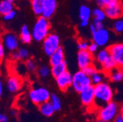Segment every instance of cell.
Segmentation results:
<instances>
[{
	"instance_id": "obj_12",
	"label": "cell",
	"mask_w": 123,
	"mask_h": 122,
	"mask_svg": "<svg viewBox=\"0 0 123 122\" xmlns=\"http://www.w3.org/2000/svg\"><path fill=\"white\" fill-rule=\"evenodd\" d=\"M55 80L59 88L62 91L65 92L70 86H72L73 75L70 72L66 71L65 72L55 78Z\"/></svg>"
},
{
	"instance_id": "obj_17",
	"label": "cell",
	"mask_w": 123,
	"mask_h": 122,
	"mask_svg": "<svg viewBox=\"0 0 123 122\" xmlns=\"http://www.w3.org/2000/svg\"><path fill=\"white\" fill-rule=\"evenodd\" d=\"M19 40L24 44H29L33 40L32 35V31H30V29L27 25L22 26L20 31Z\"/></svg>"
},
{
	"instance_id": "obj_31",
	"label": "cell",
	"mask_w": 123,
	"mask_h": 122,
	"mask_svg": "<svg viewBox=\"0 0 123 122\" xmlns=\"http://www.w3.org/2000/svg\"><path fill=\"white\" fill-rule=\"evenodd\" d=\"M26 70L29 72H35L37 70V64L32 58H27L25 62Z\"/></svg>"
},
{
	"instance_id": "obj_29",
	"label": "cell",
	"mask_w": 123,
	"mask_h": 122,
	"mask_svg": "<svg viewBox=\"0 0 123 122\" xmlns=\"http://www.w3.org/2000/svg\"><path fill=\"white\" fill-rule=\"evenodd\" d=\"M51 74V67L47 65H42L37 70V75L40 78H47Z\"/></svg>"
},
{
	"instance_id": "obj_28",
	"label": "cell",
	"mask_w": 123,
	"mask_h": 122,
	"mask_svg": "<svg viewBox=\"0 0 123 122\" xmlns=\"http://www.w3.org/2000/svg\"><path fill=\"white\" fill-rule=\"evenodd\" d=\"M51 103V105H53V108L56 111H59L62 109V102H61V99L60 97L56 94H51V97H50V100H49Z\"/></svg>"
},
{
	"instance_id": "obj_3",
	"label": "cell",
	"mask_w": 123,
	"mask_h": 122,
	"mask_svg": "<svg viewBox=\"0 0 123 122\" xmlns=\"http://www.w3.org/2000/svg\"><path fill=\"white\" fill-rule=\"evenodd\" d=\"M119 113V106L117 103L111 101L97 109L98 119L107 122H111Z\"/></svg>"
},
{
	"instance_id": "obj_25",
	"label": "cell",
	"mask_w": 123,
	"mask_h": 122,
	"mask_svg": "<svg viewBox=\"0 0 123 122\" xmlns=\"http://www.w3.org/2000/svg\"><path fill=\"white\" fill-rule=\"evenodd\" d=\"M110 56H111V55H110L109 51L107 48L105 49H102V50H100V51H98L97 53L96 56H95V60L99 64L101 65Z\"/></svg>"
},
{
	"instance_id": "obj_16",
	"label": "cell",
	"mask_w": 123,
	"mask_h": 122,
	"mask_svg": "<svg viewBox=\"0 0 123 122\" xmlns=\"http://www.w3.org/2000/svg\"><path fill=\"white\" fill-rule=\"evenodd\" d=\"M49 58V64L51 67L61 64L64 62H65V53L63 48L60 47L59 49H57L52 55H51Z\"/></svg>"
},
{
	"instance_id": "obj_5",
	"label": "cell",
	"mask_w": 123,
	"mask_h": 122,
	"mask_svg": "<svg viewBox=\"0 0 123 122\" xmlns=\"http://www.w3.org/2000/svg\"><path fill=\"white\" fill-rule=\"evenodd\" d=\"M89 85H92L91 78L83 70H80L73 75V82L71 87L76 92L80 93L83 89Z\"/></svg>"
},
{
	"instance_id": "obj_35",
	"label": "cell",
	"mask_w": 123,
	"mask_h": 122,
	"mask_svg": "<svg viewBox=\"0 0 123 122\" xmlns=\"http://www.w3.org/2000/svg\"><path fill=\"white\" fill-rule=\"evenodd\" d=\"M15 16H16V11L14 10L5 14V16H3V18L6 21H10L13 20L15 18Z\"/></svg>"
},
{
	"instance_id": "obj_10",
	"label": "cell",
	"mask_w": 123,
	"mask_h": 122,
	"mask_svg": "<svg viewBox=\"0 0 123 122\" xmlns=\"http://www.w3.org/2000/svg\"><path fill=\"white\" fill-rule=\"evenodd\" d=\"M2 40L5 45V48L7 51L10 52H14L18 50L20 40L15 34L12 32L5 33L3 35Z\"/></svg>"
},
{
	"instance_id": "obj_39",
	"label": "cell",
	"mask_w": 123,
	"mask_h": 122,
	"mask_svg": "<svg viewBox=\"0 0 123 122\" xmlns=\"http://www.w3.org/2000/svg\"><path fill=\"white\" fill-rule=\"evenodd\" d=\"M120 2V0H104V5L105 7H109L114 5H116ZM104 7V8H105Z\"/></svg>"
},
{
	"instance_id": "obj_8",
	"label": "cell",
	"mask_w": 123,
	"mask_h": 122,
	"mask_svg": "<svg viewBox=\"0 0 123 122\" xmlns=\"http://www.w3.org/2000/svg\"><path fill=\"white\" fill-rule=\"evenodd\" d=\"M108 49L117 67L123 69V43H114L108 47Z\"/></svg>"
},
{
	"instance_id": "obj_46",
	"label": "cell",
	"mask_w": 123,
	"mask_h": 122,
	"mask_svg": "<svg viewBox=\"0 0 123 122\" xmlns=\"http://www.w3.org/2000/svg\"><path fill=\"white\" fill-rule=\"evenodd\" d=\"M89 31H90V32L92 34V33H94L95 31H96V29L95 28V26H94V25L93 24H90L89 25Z\"/></svg>"
},
{
	"instance_id": "obj_14",
	"label": "cell",
	"mask_w": 123,
	"mask_h": 122,
	"mask_svg": "<svg viewBox=\"0 0 123 122\" xmlns=\"http://www.w3.org/2000/svg\"><path fill=\"white\" fill-rule=\"evenodd\" d=\"M104 10L106 17L110 19L116 20L123 16V3L122 2L109 7H105Z\"/></svg>"
},
{
	"instance_id": "obj_1",
	"label": "cell",
	"mask_w": 123,
	"mask_h": 122,
	"mask_svg": "<svg viewBox=\"0 0 123 122\" xmlns=\"http://www.w3.org/2000/svg\"><path fill=\"white\" fill-rule=\"evenodd\" d=\"M94 90L96 109L113 101L114 90L108 83L103 82L100 84L94 86Z\"/></svg>"
},
{
	"instance_id": "obj_38",
	"label": "cell",
	"mask_w": 123,
	"mask_h": 122,
	"mask_svg": "<svg viewBox=\"0 0 123 122\" xmlns=\"http://www.w3.org/2000/svg\"><path fill=\"white\" fill-rule=\"evenodd\" d=\"M92 24L94 25L95 28L96 29V30L98 29H102L104 28V25L103 21H97V20H93V23Z\"/></svg>"
},
{
	"instance_id": "obj_47",
	"label": "cell",
	"mask_w": 123,
	"mask_h": 122,
	"mask_svg": "<svg viewBox=\"0 0 123 122\" xmlns=\"http://www.w3.org/2000/svg\"><path fill=\"white\" fill-rule=\"evenodd\" d=\"M119 113L123 116V104L119 107Z\"/></svg>"
},
{
	"instance_id": "obj_48",
	"label": "cell",
	"mask_w": 123,
	"mask_h": 122,
	"mask_svg": "<svg viewBox=\"0 0 123 122\" xmlns=\"http://www.w3.org/2000/svg\"><path fill=\"white\" fill-rule=\"evenodd\" d=\"M96 122H107V121H103V120H101V119H98V120L96 121Z\"/></svg>"
},
{
	"instance_id": "obj_19",
	"label": "cell",
	"mask_w": 123,
	"mask_h": 122,
	"mask_svg": "<svg viewBox=\"0 0 123 122\" xmlns=\"http://www.w3.org/2000/svg\"><path fill=\"white\" fill-rule=\"evenodd\" d=\"M39 111L42 115L45 117H51L54 113L55 110L53 108V105H51L50 101L44 102L39 106Z\"/></svg>"
},
{
	"instance_id": "obj_13",
	"label": "cell",
	"mask_w": 123,
	"mask_h": 122,
	"mask_svg": "<svg viewBox=\"0 0 123 122\" xmlns=\"http://www.w3.org/2000/svg\"><path fill=\"white\" fill-rule=\"evenodd\" d=\"M23 86V81L17 74L10 75L7 81V88L10 93H17Z\"/></svg>"
},
{
	"instance_id": "obj_15",
	"label": "cell",
	"mask_w": 123,
	"mask_h": 122,
	"mask_svg": "<svg viewBox=\"0 0 123 122\" xmlns=\"http://www.w3.org/2000/svg\"><path fill=\"white\" fill-rule=\"evenodd\" d=\"M56 8H57L56 0H45L42 16L48 19L51 18L54 15Z\"/></svg>"
},
{
	"instance_id": "obj_18",
	"label": "cell",
	"mask_w": 123,
	"mask_h": 122,
	"mask_svg": "<svg viewBox=\"0 0 123 122\" xmlns=\"http://www.w3.org/2000/svg\"><path fill=\"white\" fill-rule=\"evenodd\" d=\"M106 76L112 82H121L123 81V69L116 67L110 72L106 74Z\"/></svg>"
},
{
	"instance_id": "obj_51",
	"label": "cell",
	"mask_w": 123,
	"mask_h": 122,
	"mask_svg": "<svg viewBox=\"0 0 123 122\" xmlns=\"http://www.w3.org/2000/svg\"><path fill=\"white\" fill-rule=\"evenodd\" d=\"M19 122H22V121H19Z\"/></svg>"
},
{
	"instance_id": "obj_20",
	"label": "cell",
	"mask_w": 123,
	"mask_h": 122,
	"mask_svg": "<svg viewBox=\"0 0 123 122\" xmlns=\"http://www.w3.org/2000/svg\"><path fill=\"white\" fill-rule=\"evenodd\" d=\"M45 0H31V7L35 15L41 16L43 12Z\"/></svg>"
},
{
	"instance_id": "obj_4",
	"label": "cell",
	"mask_w": 123,
	"mask_h": 122,
	"mask_svg": "<svg viewBox=\"0 0 123 122\" xmlns=\"http://www.w3.org/2000/svg\"><path fill=\"white\" fill-rule=\"evenodd\" d=\"M51 94L49 89L43 86H35L29 91V97L30 100L36 105H40L50 100Z\"/></svg>"
},
{
	"instance_id": "obj_42",
	"label": "cell",
	"mask_w": 123,
	"mask_h": 122,
	"mask_svg": "<svg viewBox=\"0 0 123 122\" xmlns=\"http://www.w3.org/2000/svg\"><path fill=\"white\" fill-rule=\"evenodd\" d=\"M96 4L98 5V6H99V7H102L104 8L105 7V5H104V0H95Z\"/></svg>"
},
{
	"instance_id": "obj_11",
	"label": "cell",
	"mask_w": 123,
	"mask_h": 122,
	"mask_svg": "<svg viewBox=\"0 0 123 122\" xmlns=\"http://www.w3.org/2000/svg\"><path fill=\"white\" fill-rule=\"evenodd\" d=\"M93 62L94 56L88 50L79 51L77 53V63L80 70H84V68L92 64Z\"/></svg>"
},
{
	"instance_id": "obj_37",
	"label": "cell",
	"mask_w": 123,
	"mask_h": 122,
	"mask_svg": "<svg viewBox=\"0 0 123 122\" xmlns=\"http://www.w3.org/2000/svg\"><path fill=\"white\" fill-rule=\"evenodd\" d=\"M5 55V48L2 40L0 39V62L4 58Z\"/></svg>"
},
{
	"instance_id": "obj_50",
	"label": "cell",
	"mask_w": 123,
	"mask_h": 122,
	"mask_svg": "<svg viewBox=\"0 0 123 122\" xmlns=\"http://www.w3.org/2000/svg\"><path fill=\"white\" fill-rule=\"evenodd\" d=\"M87 1H90V0H87Z\"/></svg>"
},
{
	"instance_id": "obj_34",
	"label": "cell",
	"mask_w": 123,
	"mask_h": 122,
	"mask_svg": "<svg viewBox=\"0 0 123 122\" xmlns=\"http://www.w3.org/2000/svg\"><path fill=\"white\" fill-rule=\"evenodd\" d=\"M89 45V42H87L86 40H81L79 41L77 46H78V48L79 51H85V50H88Z\"/></svg>"
},
{
	"instance_id": "obj_33",
	"label": "cell",
	"mask_w": 123,
	"mask_h": 122,
	"mask_svg": "<svg viewBox=\"0 0 123 122\" xmlns=\"http://www.w3.org/2000/svg\"><path fill=\"white\" fill-rule=\"evenodd\" d=\"M83 70L88 76L91 77V76L94 73H95L98 70V68L96 67V66L94 64H92L89 65V67H86V68H84V70Z\"/></svg>"
},
{
	"instance_id": "obj_21",
	"label": "cell",
	"mask_w": 123,
	"mask_h": 122,
	"mask_svg": "<svg viewBox=\"0 0 123 122\" xmlns=\"http://www.w3.org/2000/svg\"><path fill=\"white\" fill-rule=\"evenodd\" d=\"M116 67H117V64H116L115 61L113 59V58L111 56H110L104 63H103L100 65L101 71H103L105 75L108 74L109 72H110L111 70H113Z\"/></svg>"
},
{
	"instance_id": "obj_6",
	"label": "cell",
	"mask_w": 123,
	"mask_h": 122,
	"mask_svg": "<svg viewBox=\"0 0 123 122\" xmlns=\"http://www.w3.org/2000/svg\"><path fill=\"white\" fill-rule=\"evenodd\" d=\"M60 38L56 34L50 33L43 41V49L45 55L50 56L57 49H59L60 45Z\"/></svg>"
},
{
	"instance_id": "obj_43",
	"label": "cell",
	"mask_w": 123,
	"mask_h": 122,
	"mask_svg": "<svg viewBox=\"0 0 123 122\" xmlns=\"http://www.w3.org/2000/svg\"><path fill=\"white\" fill-rule=\"evenodd\" d=\"M11 57L13 60H19V58H18V52L17 51H15L14 52L12 53V55H11Z\"/></svg>"
},
{
	"instance_id": "obj_49",
	"label": "cell",
	"mask_w": 123,
	"mask_h": 122,
	"mask_svg": "<svg viewBox=\"0 0 123 122\" xmlns=\"http://www.w3.org/2000/svg\"><path fill=\"white\" fill-rule=\"evenodd\" d=\"M10 1H11V2H15V1H16V0H10Z\"/></svg>"
},
{
	"instance_id": "obj_30",
	"label": "cell",
	"mask_w": 123,
	"mask_h": 122,
	"mask_svg": "<svg viewBox=\"0 0 123 122\" xmlns=\"http://www.w3.org/2000/svg\"><path fill=\"white\" fill-rule=\"evenodd\" d=\"M113 30L116 33H122L123 32V18L116 19L113 24Z\"/></svg>"
},
{
	"instance_id": "obj_22",
	"label": "cell",
	"mask_w": 123,
	"mask_h": 122,
	"mask_svg": "<svg viewBox=\"0 0 123 122\" xmlns=\"http://www.w3.org/2000/svg\"><path fill=\"white\" fill-rule=\"evenodd\" d=\"M66 71H68V66H67V63L66 62H64L61 64L52 66L51 67V75L54 76V78H56L57 76L62 75V73L65 72Z\"/></svg>"
},
{
	"instance_id": "obj_24",
	"label": "cell",
	"mask_w": 123,
	"mask_h": 122,
	"mask_svg": "<svg viewBox=\"0 0 123 122\" xmlns=\"http://www.w3.org/2000/svg\"><path fill=\"white\" fill-rule=\"evenodd\" d=\"M92 10L86 5H82L79 8V18L81 21H89Z\"/></svg>"
},
{
	"instance_id": "obj_9",
	"label": "cell",
	"mask_w": 123,
	"mask_h": 122,
	"mask_svg": "<svg viewBox=\"0 0 123 122\" xmlns=\"http://www.w3.org/2000/svg\"><path fill=\"white\" fill-rule=\"evenodd\" d=\"M92 41L96 43L99 47H103L109 43L111 37L110 32L107 29H98L92 34Z\"/></svg>"
},
{
	"instance_id": "obj_2",
	"label": "cell",
	"mask_w": 123,
	"mask_h": 122,
	"mask_svg": "<svg viewBox=\"0 0 123 122\" xmlns=\"http://www.w3.org/2000/svg\"><path fill=\"white\" fill-rule=\"evenodd\" d=\"M51 23L49 20L43 16H39L36 20L32 29V39L36 42H43L44 39L50 34Z\"/></svg>"
},
{
	"instance_id": "obj_26",
	"label": "cell",
	"mask_w": 123,
	"mask_h": 122,
	"mask_svg": "<svg viewBox=\"0 0 123 122\" xmlns=\"http://www.w3.org/2000/svg\"><path fill=\"white\" fill-rule=\"evenodd\" d=\"M105 76H106V75L103 71L98 70L95 73H94L90 77L92 84L93 86H95V85H98V84H100V83L104 82Z\"/></svg>"
},
{
	"instance_id": "obj_40",
	"label": "cell",
	"mask_w": 123,
	"mask_h": 122,
	"mask_svg": "<svg viewBox=\"0 0 123 122\" xmlns=\"http://www.w3.org/2000/svg\"><path fill=\"white\" fill-rule=\"evenodd\" d=\"M8 117L3 113H0V122H7Z\"/></svg>"
},
{
	"instance_id": "obj_44",
	"label": "cell",
	"mask_w": 123,
	"mask_h": 122,
	"mask_svg": "<svg viewBox=\"0 0 123 122\" xmlns=\"http://www.w3.org/2000/svg\"><path fill=\"white\" fill-rule=\"evenodd\" d=\"M3 91H4V85L2 79H0V98L2 97L3 94Z\"/></svg>"
},
{
	"instance_id": "obj_41",
	"label": "cell",
	"mask_w": 123,
	"mask_h": 122,
	"mask_svg": "<svg viewBox=\"0 0 123 122\" xmlns=\"http://www.w3.org/2000/svg\"><path fill=\"white\" fill-rule=\"evenodd\" d=\"M113 121L114 122H123V116L119 113Z\"/></svg>"
},
{
	"instance_id": "obj_32",
	"label": "cell",
	"mask_w": 123,
	"mask_h": 122,
	"mask_svg": "<svg viewBox=\"0 0 123 122\" xmlns=\"http://www.w3.org/2000/svg\"><path fill=\"white\" fill-rule=\"evenodd\" d=\"M19 60H26L29 58V52L26 48H21L17 50Z\"/></svg>"
},
{
	"instance_id": "obj_27",
	"label": "cell",
	"mask_w": 123,
	"mask_h": 122,
	"mask_svg": "<svg viewBox=\"0 0 123 122\" xmlns=\"http://www.w3.org/2000/svg\"><path fill=\"white\" fill-rule=\"evenodd\" d=\"M92 15L94 18V20H97L100 21H103L105 19V18H107L105 10L104 8L102 7L95 8L92 12Z\"/></svg>"
},
{
	"instance_id": "obj_36",
	"label": "cell",
	"mask_w": 123,
	"mask_h": 122,
	"mask_svg": "<svg viewBox=\"0 0 123 122\" xmlns=\"http://www.w3.org/2000/svg\"><path fill=\"white\" fill-rule=\"evenodd\" d=\"M98 45L95 43L94 42H92L91 43H89V47H88V51L92 53V54H95L97 51H98Z\"/></svg>"
},
{
	"instance_id": "obj_7",
	"label": "cell",
	"mask_w": 123,
	"mask_h": 122,
	"mask_svg": "<svg viewBox=\"0 0 123 122\" xmlns=\"http://www.w3.org/2000/svg\"><path fill=\"white\" fill-rule=\"evenodd\" d=\"M80 94V99L82 105L85 107L87 110H92L96 109L95 108V90L94 86L89 85V86L86 87L83 89Z\"/></svg>"
},
{
	"instance_id": "obj_23",
	"label": "cell",
	"mask_w": 123,
	"mask_h": 122,
	"mask_svg": "<svg viewBox=\"0 0 123 122\" xmlns=\"http://www.w3.org/2000/svg\"><path fill=\"white\" fill-rule=\"evenodd\" d=\"M14 10V4L10 0H2L0 2V14L5 16V14Z\"/></svg>"
},
{
	"instance_id": "obj_45",
	"label": "cell",
	"mask_w": 123,
	"mask_h": 122,
	"mask_svg": "<svg viewBox=\"0 0 123 122\" xmlns=\"http://www.w3.org/2000/svg\"><path fill=\"white\" fill-rule=\"evenodd\" d=\"M89 21H81V23H80V26L81 28H86L89 26Z\"/></svg>"
}]
</instances>
